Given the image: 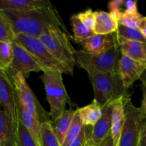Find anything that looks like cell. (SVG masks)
Here are the masks:
<instances>
[{"label": "cell", "mask_w": 146, "mask_h": 146, "mask_svg": "<svg viewBox=\"0 0 146 146\" xmlns=\"http://www.w3.org/2000/svg\"><path fill=\"white\" fill-rule=\"evenodd\" d=\"M112 104L103 108L102 117L92 127L88 146H100L110 135Z\"/></svg>", "instance_id": "12"}, {"label": "cell", "mask_w": 146, "mask_h": 146, "mask_svg": "<svg viewBox=\"0 0 146 146\" xmlns=\"http://www.w3.org/2000/svg\"><path fill=\"white\" fill-rule=\"evenodd\" d=\"M15 146H37L31 135L20 121L16 129Z\"/></svg>", "instance_id": "26"}, {"label": "cell", "mask_w": 146, "mask_h": 146, "mask_svg": "<svg viewBox=\"0 0 146 146\" xmlns=\"http://www.w3.org/2000/svg\"><path fill=\"white\" fill-rule=\"evenodd\" d=\"M124 111L125 123L118 146H138L142 114L128 96L124 98Z\"/></svg>", "instance_id": "8"}, {"label": "cell", "mask_w": 146, "mask_h": 146, "mask_svg": "<svg viewBox=\"0 0 146 146\" xmlns=\"http://www.w3.org/2000/svg\"><path fill=\"white\" fill-rule=\"evenodd\" d=\"M138 146H146V115H142L141 122V133Z\"/></svg>", "instance_id": "33"}, {"label": "cell", "mask_w": 146, "mask_h": 146, "mask_svg": "<svg viewBox=\"0 0 146 146\" xmlns=\"http://www.w3.org/2000/svg\"><path fill=\"white\" fill-rule=\"evenodd\" d=\"M92 126L83 125L79 134L74 138L69 146H88Z\"/></svg>", "instance_id": "31"}, {"label": "cell", "mask_w": 146, "mask_h": 146, "mask_svg": "<svg viewBox=\"0 0 146 146\" xmlns=\"http://www.w3.org/2000/svg\"><path fill=\"white\" fill-rule=\"evenodd\" d=\"M0 11L9 20L16 35L24 34L39 38L43 33L51 29L60 28L67 31L61 17L51 3L29 11Z\"/></svg>", "instance_id": "1"}, {"label": "cell", "mask_w": 146, "mask_h": 146, "mask_svg": "<svg viewBox=\"0 0 146 146\" xmlns=\"http://www.w3.org/2000/svg\"><path fill=\"white\" fill-rule=\"evenodd\" d=\"M16 34L9 20L0 11V41L13 43L15 41Z\"/></svg>", "instance_id": "29"}, {"label": "cell", "mask_w": 146, "mask_h": 146, "mask_svg": "<svg viewBox=\"0 0 146 146\" xmlns=\"http://www.w3.org/2000/svg\"><path fill=\"white\" fill-rule=\"evenodd\" d=\"M127 96L116 100L112 104L110 135L113 141L114 146H118V141L125 123L124 98Z\"/></svg>", "instance_id": "14"}, {"label": "cell", "mask_w": 146, "mask_h": 146, "mask_svg": "<svg viewBox=\"0 0 146 146\" xmlns=\"http://www.w3.org/2000/svg\"><path fill=\"white\" fill-rule=\"evenodd\" d=\"M0 70H1V66H0Z\"/></svg>", "instance_id": "39"}, {"label": "cell", "mask_w": 146, "mask_h": 146, "mask_svg": "<svg viewBox=\"0 0 146 146\" xmlns=\"http://www.w3.org/2000/svg\"><path fill=\"white\" fill-rule=\"evenodd\" d=\"M118 19L114 14L104 11H95V34L106 35L115 33L118 29Z\"/></svg>", "instance_id": "16"}, {"label": "cell", "mask_w": 146, "mask_h": 146, "mask_svg": "<svg viewBox=\"0 0 146 146\" xmlns=\"http://www.w3.org/2000/svg\"><path fill=\"white\" fill-rule=\"evenodd\" d=\"M139 80H141L143 86L146 87V68L145 71H143V73L142 74V75H141V78H140Z\"/></svg>", "instance_id": "37"}, {"label": "cell", "mask_w": 146, "mask_h": 146, "mask_svg": "<svg viewBox=\"0 0 146 146\" xmlns=\"http://www.w3.org/2000/svg\"><path fill=\"white\" fill-rule=\"evenodd\" d=\"M121 54L135 61L146 64V43L117 38Z\"/></svg>", "instance_id": "15"}, {"label": "cell", "mask_w": 146, "mask_h": 146, "mask_svg": "<svg viewBox=\"0 0 146 146\" xmlns=\"http://www.w3.org/2000/svg\"><path fill=\"white\" fill-rule=\"evenodd\" d=\"M62 73L59 71H45L40 78L44 85L46 98L50 107L51 121L59 118L66 111L67 104L71 106L69 96L63 82Z\"/></svg>", "instance_id": "4"}, {"label": "cell", "mask_w": 146, "mask_h": 146, "mask_svg": "<svg viewBox=\"0 0 146 146\" xmlns=\"http://www.w3.org/2000/svg\"><path fill=\"white\" fill-rule=\"evenodd\" d=\"M15 88L18 101L29 111L40 123L51 121L49 113L42 107L39 101L27 82L26 78L20 73L11 77Z\"/></svg>", "instance_id": "7"}, {"label": "cell", "mask_w": 146, "mask_h": 146, "mask_svg": "<svg viewBox=\"0 0 146 146\" xmlns=\"http://www.w3.org/2000/svg\"><path fill=\"white\" fill-rule=\"evenodd\" d=\"M13 58L12 43L0 41V66L2 71H7Z\"/></svg>", "instance_id": "27"}, {"label": "cell", "mask_w": 146, "mask_h": 146, "mask_svg": "<svg viewBox=\"0 0 146 146\" xmlns=\"http://www.w3.org/2000/svg\"><path fill=\"white\" fill-rule=\"evenodd\" d=\"M138 29L140 30V31H141V34H142L144 38L146 40V17H143Z\"/></svg>", "instance_id": "35"}, {"label": "cell", "mask_w": 146, "mask_h": 146, "mask_svg": "<svg viewBox=\"0 0 146 146\" xmlns=\"http://www.w3.org/2000/svg\"><path fill=\"white\" fill-rule=\"evenodd\" d=\"M76 111L81 118L83 125L86 126L93 127L103 115V108L94 101L88 105L78 108Z\"/></svg>", "instance_id": "21"}, {"label": "cell", "mask_w": 146, "mask_h": 146, "mask_svg": "<svg viewBox=\"0 0 146 146\" xmlns=\"http://www.w3.org/2000/svg\"><path fill=\"white\" fill-rule=\"evenodd\" d=\"M50 4L47 0H0V11H29Z\"/></svg>", "instance_id": "18"}, {"label": "cell", "mask_w": 146, "mask_h": 146, "mask_svg": "<svg viewBox=\"0 0 146 146\" xmlns=\"http://www.w3.org/2000/svg\"><path fill=\"white\" fill-rule=\"evenodd\" d=\"M70 21H71V25L72 27L74 38L77 42L81 43V41L87 39L95 34L94 31L88 30L81 22L78 17H77V14H74L71 16Z\"/></svg>", "instance_id": "23"}, {"label": "cell", "mask_w": 146, "mask_h": 146, "mask_svg": "<svg viewBox=\"0 0 146 146\" xmlns=\"http://www.w3.org/2000/svg\"><path fill=\"white\" fill-rule=\"evenodd\" d=\"M41 146H61L53 131L51 121L41 124Z\"/></svg>", "instance_id": "24"}, {"label": "cell", "mask_w": 146, "mask_h": 146, "mask_svg": "<svg viewBox=\"0 0 146 146\" xmlns=\"http://www.w3.org/2000/svg\"><path fill=\"white\" fill-rule=\"evenodd\" d=\"M0 104L17 129L19 121L17 96L11 78L2 70H0Z\"/></svg>", "instance_id": "9"}, {"label": "cell", "mask_w": 146, "mask_h": 146, "mask_svg": "<svg viewBox=\"0 0 146 146\" xmlns=\"http://www.w3.org/2000/svg\"><path fill=\"white\" fill-rule=\"evenodd\" d=\"M143 99L141 102V107L139 108L141 114L143 115H146V87L143 86Z\"/></svg>", "instance_id": "34"}, {"label": "cell", "mask_w": 146, "mask_h": 146, "mask_svg": "<svg viewBox=\"0 0 146 146\" xmlns=\"http://www.w3.org/2000/svg\"><path fill=\"white\" fill-rule=\"evenodd\" d=\"M83 51L91 54H99L111 49L118 44L115 33L106 35L94 34L79 43Z\"/></svg>", "instance_id": "13"}, {"label": "cell", "mask_w": 146, "mask_h": 146, "mask_svg": "<svg viewBox=\"0 0 146 146\" xmlns=\"http://www.w3.org/2000/svg\"><path fill=\"white\" fill-rule=\"evenodd\" d=\"M0 110H2V108H1V104H0Z\"/></svg>", "instance_id": "38"}, {"label": "cell", "mask_w": 146, "mask_h": 146, "mask_svg": "<svg viewBox=\"0 0 146 146\" xmlns=\"http://www.w3.org/2000/svg\"><path fill=\"white\" fill-rule=\"evenodd\" d=\"M146 68V64L135 61L129 57L121 54L118 63V74L125 89L140 79Z\"/></svg>", "instance_id": "11"}, {"label": "cell", "mask_w": 146, "mask_h": 146, "mask_svg": "<svg viewBox=\"0 0 146 146\" xmlns=\"http://www.w3.org/2000/svg\"><path fill=\"white\" fill-rule=\"evenodd\" d=\"M83 123L81 120L78 115V113L76 111L75 114L74 115L72 121H71V125L68 128V131L66 135L65 139H64V143L62 146H69L71 145V142L74 140V138L79 134L81 128H82Z\"/></svg>", "instance_id": "28"}, {"label": "cell", "mask_w": 146, "mask_h": 146, "mask_svg": "<svg viewBox=\"0 0 146 146\" xmlns=\"http://www.w3.org/2000/svg\"><path fill=\"white\" fill-rule=\"evenodd\" d=\"M16 128L9 117L0 110V145L15 146Z\"/></svg>", "instance_id": "19"}, {"label": "cell", "mask_w": 146, "mask_h": 146, "mask_svg": "<svg viewBox=\"0 0 146 146\" xmlns=\"http://www.w3.org/2000/svg\"><path fill=\"white\" fill-rule=\"evenodd\" d=\"M120 52L118 44L99 54L75 50L76 65L85 70L88 74L96 73L118 74Z\"/></svg>", "instance_id": "2"}, {"label": "cell", "mask_w": 146, "mask_h": 146, "mask_svg": "<svg viewBox=\"0 0 146 146\" xmlns=\"http://www.w3.org/2000/svg\"><path fill=\"white\" fill-rule=\"evenodd\" d=\"M117 38L131 41H138L145 42L146 40L143 36L142 34L138 29H132L118 24V29L115 32Z\"/></svg>", "instance_id": "25"}, {"label": "cell", "mask_w": 146, "mask_h": 146, "mask_svg": "<svg viewBox=\"0 0 146 146\" xmlns=\"http://www.w3.org/2000/svg\"><path fill=\"white\" fill-rule=\"evenodd\" d=\"M75 112L76 110H74L73 108L66 109L59 118L55 121H51L54 134L61 146L64 143L66 135L71 125Z\"/></svg>", "instance_id": "20"}, {"label": "cell", "mask_w": 146, "mask_h": 146, "mask_svg": "<svg viewBox=\"0 0 146 146\" xmlns=\"http://www.w3.org/2000/svg\"><path fill=\"white\" fill-rule=\"evenodd\" d=\"M143 17L139 11L136 13H125L121 16L118 22L121 25L129 28L138 29Z\"/></svg>", "instance_id": "30"}, {"label": "cell", "mask_w": 146, "mask_h": 146, "mask_svg": "<svg viewBox=\"0 0 146 146\" xmlns=\"http://www.w3.org/2000/svg\"><path fill=\"white\" fill-rule=\"evenodd\" d=\"M108 8L109 12L114 14L118 20L125 13L138 12V1L132 0H113L108 2Z\"/></svg>", "instance_id": "22"}, {"label": "cell", "mask_w": 146, "mask_h": 146, "mask_svg": "<svg viewBox=\"0 0 146 146\" xmlns=\"http://www.w3.org/2000/svg\"><path fill=\"white\" fill-rule=\"evenodd\" d=\"M12 61L8 69L6 71L10 77L17 73H20L27 78L31 72H44L43 68L24 47L14 41L12 43Z\"/></svg>", "instance_id": "10"}, {"label": "cell", "mask_w": 146, "mask_h": 146, "mask_svg": "<svg viewBox=\"0 0 146 146\" xmlns=\"http://www.w3.org/2000/svg\"><path fill=\"white\" fill-rule=\"evenodd\" d=\"M0 146H1V145H0Z\"/></svg>", "instance_id": "40"}, {"label": "cell", "mask_w": 146, "mask_h": 146, "mask_svg": "<svg viewBox=\"0 0 146 146\" xmlns=\"http://www.w3.org/2000/svg\"><path fill=\"white\" fill-rule=\"evenodd\" d=\"M15 42L24 47L45 71H59L70 75L68 70L57 61L38 38L17 34Z\"/></svg>", "instance_id": "6"}, {"label": "cell", "mask_w": 146, "mask_h": 146, "mask_svg": "<svg viewBox=\"0 0 146 146\" xmlns=\"http://www.w3.org/2000/svg\"><path fill=\"white\" fill-rule=\"evenodd\" d=\"M94 92V101L103 108L127 96L119 74H88Z\"/></svg>", "instance_id": "3"}, {"label": "cell", "mask_w": 146, "mask_h": 146, "mask_svg": "<svg viewBox=\"0 0 146 146\" xmlns=\"http://www.w3.org/2000/svg\"><path fill=\"white\" fill-rule=\"evenodd\" d=\"M100 146H114L113 141L111 135H109V136L106 139V141H104Z\"/></svg>", "instance_id": "36"}, {"label": "cell", "mask_w": 146, "mask_h": 146, "mask_svg": "<svg viewBox=\"0 0 146 146\" xmlns=\"http://www.w3.org/2000/svg\"><path fill=\"white\" fill-rule=\"evenodd\" d=\"M81 22L90 31H94L95 25V11L91 9H88L85 11L77 14Z\"/></svg>", "instance_id": "32"}, {"label": "cell", "mask_w": 146, "mask_h": 146, "mask_svg": "<svg viewBox=\"0 0 146 146\" xmlns=\"http://www.w3.org/2000/svg\"><path fill=\"white\" fill-rule=\"evenodd\" d=\"M18 115L19 121L29 133L36 145L41 146V123L19 102V101Z\"/></svg>", "instance_id": "17"}, {"label": "cell", "mask_w": 146, "mask_h": 146, "mask_svg": "<svg viewBox=\"0 0 146 146\" xmlns=\"http://www.w3.org/2000/svg\"><path fill=\"white\" fill-rule=\"evenodd\" d=\"M66 32L60 28L51 29L43 33L38 38L54 58L68 70L70 75H73L76 65V49L71 45Z\"/></svg>", "instance_id": "5"}]
</instances>
